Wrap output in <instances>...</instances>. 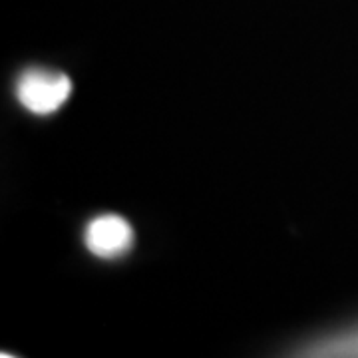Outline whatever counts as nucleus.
<instances>
[{
	"label": "nucleus",
	"instance_id": "obj_1",
	"mask_svg": "<svg viewBox=\"0 0 358 358\" xmlns=\"http://www.w3.org/2000/svg\"><path fill=\"white\" fill-rule=\"evenodd\" d=\"M16 100L32 115L56 114L72 96V80L56 70L28 68L16 80Z\"/></svg>",
	"mask_w": 358,
	"mask_h": 358
},
{
	"label": "nucleus",
	"instance_id": "obj_2",
	"mask_svg": "<svg viewBox=\"0 0 358 358\" xmlns=\"http://www.w3.org/2000/svg\"><path fill=\"white\" fill-rule=\"evenodd\" d=\"M134 229L128 219L115 213H103L90 221L84 229V245L90 253L103 261L128 255L134 247Z\"/></svg>",
	"mask_w": 358,
	"mask_h": 358
}]
</instances>
